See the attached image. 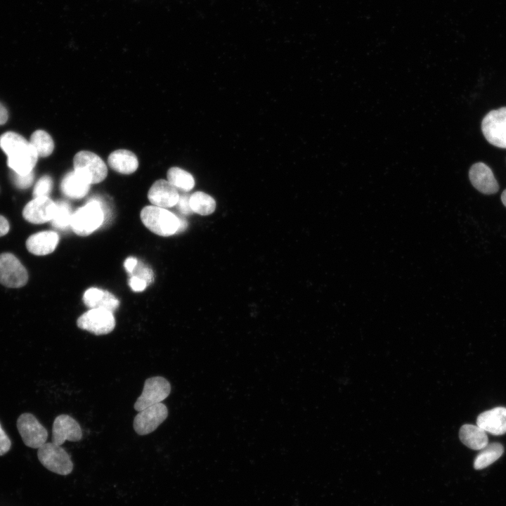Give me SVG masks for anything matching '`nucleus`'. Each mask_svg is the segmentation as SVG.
<instances>
[{
	"instance_id": "nucleus-13",
	"label": "nucleus",
	"mask_w": 506,
	"mask_h": 506,
	"mask_svg": "<svg viewBox=\"0 0 506 506\" xmlns=\"http://www.w3.org/2000/svg\"><path fill=\"white\" fill-rule=\"evenodd\" d=\"M56 207V202L48 196L34 197L25 206L22 216L30 223H44L52 220Z\"/></svg>"
},
{
	"instance_id": "nucleus-28",
	"label": "nucleus",
	"mask_w": 506,
	"mask_h": 506,
	"mask_svg": "<svg viewBox=\"0 0 506 506\" xmlns=\"http://www.w3.org/2000/svg\"><path fill=\"white\" fill-rule=\"evenodd\" d=\"M131 275L145 280L148 285H150L154 280L153 270L142 261H138Z\"/></svg>"
},
{
	"instance_id": "nucleus-32",
	"label": "nucleus",
	"mask_w": 506,
	"mask_h": 506,
	"mask_svg": "<svg viewBox=\"0 0 506 506\" xmlns=\"http://www.w3.org/2000/svg\"><path fill=\"white\" fill-rule=\"evenodd\" d=\"M180 211L185 214L192 212L190 206V197L187 195H181L176 204Z\"/></svg>"
},
{
	"instance_id": "nucleus-5",
	"label": "nucleus",
	"mask_w": 506,
	"mask_h": 506,
	"mask_svg": "<svg viewBox=\"0 0 506 506\" xmlns=\"http://www.w3.org/2000/svg\"><path fill=\"white\" fill-rule=\"evenodd\" d=\"M37 457L41 465L49 471L60 475H67L73 469L70 455L53 443H45L38 448Z\"/></svg>"
},
{
	"instance_id": "nucleus-3",
	"label": "nucleus",
	"mask_w": 506,
	"mask_h": 506,
	"mask_svg": "<svg viewBox=\"0 0 506 506\" xmlns=\"http://www.w3.org/2000/svg\"><path fill=\"white\" fill-rule=\"evenodd\" d=\"M104 220V212L100 201L93 199L74 212L71 228L81 236H87L100 226Z\"/></svg>"
},
{
	"instance_id": "nucleus-7",
	"label": "nucleus",
	"mask_w": 506,
	"mask_h": 506,
	"mask_svg": "<svg viewBox=\"0 0 506 506\" xmlns=\"http://www.w3.org/2000/svg\"><path fill=\"white\" fill-rule=\"evenodd\" d=\"M481 130L491 145L506 148V107L490 111L482 120Z\"/></svg>"
},
{
	"instance_id": "nucleus-17",
	"label": "nucleus",
	"mask_w": 506,
	"mask_h": 506,
	"mask_svg": "<svg viewBox=\"0 0 506 506\" xmlns=\"http://www.w3.org/2000/svg\"><path fill=\"white\" fill-rule=\"evenodd\" d=\"M58 240L59 237L56 232L41 231L30 235L26 241V247L33 254L46 255L55 250Z\"/></svg>"
},
{
	"instance_id": "nucleus-14",
	"label": "nucleus",
	"mask_w": 506,
	"mask_h": 506,
	"mask_svg": "<svg viewBox=\"0 0 506 506\" xmlns=\"http://www.w3.org/2000/svg\"><path fill=\"white\" fill-rule=\"evenodd\" d=\"M472 186L481 193L491 195L498 191L499 185L491 168L485 163L474 164L469 171Z\"/></svg>"
},
{
	"instance_id": "nucleus-25",
	"label": "nucleus",
	"mask_w": 506,
	"mask_h": 506,
	"mask_svg": "<svg viewBox=\"0 0 506 506\" xmlns=\"http://www.w3.org/2000/svg\"><path fill=\"white\" fill-rule=\"evenodd\" d=\"M190 206L193 212L205 216L214 212L216 202L210 195L197 191L190 197Z\"/></svg>"
},
{
	"instance_id": "nucleus-9",
	"label": "nucleus",
	"mask_w": 506,
	"mask_h": 506,
	"mask_svg": "<svg viewBox=\"0 0 506 506\" xmlns=\"http://www.w3.org/2000/svg\"><path fill=\"white\" fill-rule=\"evenodd\" d=\"M16 425L22 440L27 446L38 449L46 443L48 432L32 413L21 414L17 420Z\"/></svg>"
},
{
	"instance_id": "nucleus-23",
	"label": "nucleus",
	"mask_w": 506,
	"mask_h": 506,
	"mask_svg": "<svg viewBox=\"0 0 506 506\" xmlns=\"http://www.w3.org/2000/svg\"><path fill=\"white\" fill-rule=\"evenodd\" d=\"M167 176V181L177 190L188 192L194 187L195 181L193 176L179 167L170 168Z\"/></svg>"
},
{
	"instance_id": "nucleus-36",
	"label": "nucleus",
	"mask_w": 506,
	"mask_h": 506,
	"mask_svg": "<svg viewBox=\"0 0 506 506\" xmlns=\"http://www.w3.org/2000/svg\"><path fill=\"white\" fill-rule=\"evenodd\" d=\"M186 227H187V222L182 219H179V229H178L177 232L185 230L186 228Z\"/></svg>"
},
{
	"instance_id": "nucleus-29",
	"label": "nucleus",
	"mask_w": 506,
	"mask_h": 506,
	"mask_svg": "<svg viewBox=\"0 0 506 506\" xmlns=\"http://www.w3.org/2000/svg\"><path fill=\"white\" fill-rule=\"evenodd\" d=\"M11 174L13 184L20 189H26L30 187L34 181L33 171L27 174H19L12 171Z\"/></svg>"
},
{
	"instance_id": "nucleus-20",
	"label": "nucleus",
	"mask_w": 506,
	"mask_h": 506,
	"mask_svg": "<svg viewBox=\"0 0 506 506\" xmlns=\"http://www.w3.org/2000/svg\"><path fill=\"white\" fill-rule=\"evenodd\" d=\"M90 184L79 176L74 171L65 174L60 183V190L67 197L79 199L89 192Z\"/></svg>"
},
{
	"instance_id": "nucleus-16",
	"label": "nucleus",
	"mask_w": 506,
	"mask_h": 506,
	"mask_svg": "<svg viewBox=\"0 0 506 506\" xmlns=\"http://www.w3.org/2000/svg\"><path fill=\"white\" fill-rule=\"evenodd\" d=\"M476 424L486 432L498 436L506 433V408L496 407L481 413Z\"/></svg>"
},
{
	"instance_id": "nucleus-1",
	"label": "nucleus",
	"mask_w": 506,
	"mask_h": 506,
	"mask_svg": "<svg viewBox=\"0 0 506 506\" xmlns=\"http://www.w3.org/2000/svg\"><path fill=\"white\" fill-rule=\"evenodd\" d=\"M0 148L6 155L7 164L19 174L33 171L39 157L30 141L21 135L8 131L0 136Z\"/></svg>"
},
{
	"instance_id": "nucleus-8",
	"label": "nucleus",
	"mask_w": 506,
	"mask_h": 506,
	"mask_svg": "<svg viewBox=\"0 0 506 506\" xmlns=\"http://www.w3.org/2000/svg\"><path fill=\"white\" fill-rule=\"evenodd\" d=\"M171 392V384L163 377L156 376L148 378L144 383L141 394L137 398L134 408L137 411L150 406L161 403Z\"/></svg>"
},
{
	"instance_id": "nucleus-11",
	"label": "nucleus",
	"mask_w": 506,
	"mask_h": 506,
	"mask_svg": "<svg viewBox=\"0 0 506 506\" xmlns=\"http://www.w3.org/2000/svg\"><path fill=\"white\" fill-rule=\"evenodd\" d=\"M167 406L159 403L147 407L135 416L134 429L138 435H147L154 432L167 417Z\"/></svg>"
},
{
	"instance_id": "nucleus-26",
	"label": "nucleus",
	"mask_w": 506,
	"mask_h": 506,
	"mask_svg": "<svg viewBox=\"0 0 506 506\" xmlns=\"http://www.w3.org/2000/svg\"><path fill=\"white\" fill-rule=\"evenodd\" d=\"M56 211L52 219V226L58 230L65 231L71 228L72 212L71 207L65 201L58 200L56 202Z\"/></svg>"
},
{
	"instance_id": "nucleus-18",
	"label": "nucleus",
	"mask_w": 506,
	"mask_h": 506,
	"mask_svg": "<svg viewBox=\"0 0 506 506\" xmlns=\"http://www.w3.org/2000/svg\"><path fill=\"white\" fill-rule=\"evenodd\" d=\"M84 304L91 309H101L114 312L119 305V300L110 292L98 288H89L83 296Z\"/></svg>"
},
{
	"instance_id": "nucleus-10",
	"label": "nucleus",
	"mask_w": 506,
	"mask_h": 506,
	"mask_svg": "<svg viewBox=\"0 0 506 506\" xmlns=\"http://www.w3.org/2000/svg\"><path fill=\"white\" fill-rule=\"evenodd\" d=\"M27 280V270L17 257L11 253L0 254V283L18 288L24 286Z\"/></svg>"
},
{
	"instance_id": "nucleus-27",
	"label": "nucleus",
	"mask_w": 506,
	"mask_h": 506,
	"mask_svg": "<svg viewBox=\"0 0 506 506\" xmlns=\"http://www.w3.org/2000/svg\"><path fill=\"white\" fill-rule=\"evenodd\" d=\"M53 187V181L49 176L41 177L34 186L33 196L34 197H46L51 193Z\"/></svg>"
},
{
	"instance_id": "nucleus-19",
	"label": "nucleus",
	"mask_w": 506,
	"mask_h": 506,
	"mask_svg": "<svg viewBox=\"0 0 506 506\" xmlns=\"http://www.w3.org/2000/svg\"><path fill=\"white\" fill-rule=\"evenodd\" d=\"M108 162L113 170L123 174H132L138 167V161L135 154L124 149L117 150L110 153Z\"/></svg>"
},
{
	"instance_id": "nucleus-24",
	"label": "nucleus",
	"mask_w": 506,
	"mask_h": 506,
	"mask_svg": "<svg viewBox=\"0 0 506 506\" xmlns=\"http://www.w3.org/2000/svg\"><path fill=\"white\" fill-rule=\"evenodd\" d=\"M30 143L39 157L49 156L54 148V143L51 136L43 130L35 131L30 137Z\"/></svg>"
},
{
	"instance_id": "nucleus-15",
	"label": "nucleus",
	"mask_w": 506,
	"mask_h": 506,
	"mask_svg": "<svg viewBox=\"0 0 506 506\" xmlns=\"http://www.w3.org/2000/svg\"><path fill=\"white\" fill-rule=\"evenodd\" d=\"M149 201L155 206L168 208L176 205L179 198L178 190L168 181H156L149 189Z\"/></svg>"
},
{
	"instance_id": "nucleus-31",
	"label": "nucleus",
	"mask_w": 506,
	"mask_h": 506,
	"mask_svg": "<svg viewBox=\"0 0 506 506\" xmlns=\"http://www.w3.org/2000/svg\"><path fill=\"white\" fill-rule=\"evenodd\" d=\"M129 284L131 290L135 292H141L144 290L148 285L145 280L134 275L130 277Z\"/></svg>"
},
{
	"instance_id": "nucleus-22",
	"label": "nucleus",
	"mask_w": 506,
	"mask_h": 506,
	"mask_svg": "<svg viewBox=\"0 0 506 506\" xmlns=\"http://www.w3.org/2000/svg\"><path fill=\"white\" fill-rule=\"evenodd\" d=\"M504 453V447L499 443H488L480 450L474 461L475 469H482L499 459Z\"/></svg>"
},
{
	"instance_id": "nucleus-37",
	"label": "nucleus",
	"mask_w": 506,
	"mask_h": 506,
	"mask_svg": "<svg viewBox=\"0 0 506 506\" xmlns=\"http://www.w3.org/2000/svg\"><path fill=\"white\" fill-rule=\"evenodd\" d=\"M501 200L503 205L506 207V189L502 192L501 195Z\"/></svg>"
},
{
	"instance_id": "nucleus-21",
	"label": "nucleus",
	"mask_w": 506,
	"mask_h": 506,
	"mask_svg": "<svg viewBox=\"0 0 506 506\" xmlns=\"http://www.w3.org/2000/svg\"><path fill=\"white\" fill-rule=\"evenodd\" d=\"M460 441L468 448L480 450L488 443L486 432L478 425L464 424L459 432Z\"/></svg>"
},
{
	"instance_id": "nucleus-33",
	"label": "nucleus",
	"mask_w": 506,
	"mask_h": 506,
	"mask_svg": "<svg viewBox=\"0 0 506 506\" xmlns=\"http://www.w3.org/2000/svg\"><path fill=\"white\" fill-rule=\"evenodd\" d=\"M138 261L134 257L127 258L124 264V268L129 273H131L135 266H136Z\"/></svg>"
},
{
	"instance_id": "nucleus-12",
	"label": "nucleus",
	"mask_w": 506,
	"mask_h": 506,
	"mask_svg": "<svg viewBox=\"0 0 506 506\" xmlns=\"http://www.w3.org/2000/svg\"><path fill=\"white\" fill-rule=\"evenodd\" d=\"M82 438L81 427L73 417L62 414L55 418L52 427V443L61 446L65 441L75 442Z\"/></svg>"
},
{
	"instance_id": "nucleus-34",
	"label": "nucleus",
	"mask_w": 506,
	"mask_h": 506,
	"mask_svg": "<svg viewBox=\"0 0 506 506\" xmlns=\"http://www.w3.org/2000/svg\"><path fill=\"white\" fill-rule=\"evenodd\" d=\"M9 223L7 219L0 215V237L6 235L9 231Z\"/></svg>"
},
{
	"instance_id": "nucleus-2",
	"label": "nucleus",
	"mask_w": 506,
	"mask_h": 506,
	"mask_svg": "<svg viewBox=\"0 0 506 506\" xmlns=\"http://www.w3.org/2000/svg\"><path fill=\"white\" fill-rule=\"evenodd\" d=\"M141 219L148 229L160 236L176 233L179 226L178 217L164 208L155 205L143 208Z\"/></svg>"
},
{
	"instance_id": "nucleus-30",
	"label": "nucleus",
	"mask_w": 506,
	"mask_h": 506,
	"mask_svg": "<svg viewBox=\"0 0 506 506\" xmlns=\"http://www.w3.org/2000/svg\"><path fill=\"white\" fill-rule=\"evenodd\" d=\"M11 447V441L0 424V456L8 452Z\"/></svg>"
},
{
	"instance_id": "nucleus-4",
	"label": "nucleus",
	"mask_w": 506,
	"mask_h": 506,
	"mask_svg": "<svg viewBox=\"0 0 506 506\" xmlns=\"http://www.w3.org/2000/svg\"><path fill=\"white\" fill-rule=\"evenodd\" d=\"M73 165L74 171L90 185L98 183L107 176L105 163L92 152H78L74 157Z\"/></svg>"
},
{
	"instance_id": "nucleus-6",
	"label": "nucleus",
	"mask_w": 506,
	"mask_h": 506,
	"mask_svg": "<svg viewBox=\"0 0 506 506\" xmlns=\"http://www.w3.org/2000/svg\"><path fill=\"white\" fill-rule=\"evenodd\" d=\"M113 313L101 309H91L77 320L79 328L95 335H103L111 332L115 327Z\"/></svg>"
},
{
	"instance_id": "nucleus-35",
	"label": "nucleus",
	"mask_w": 506,
	"mask_h": 506,
	"mask_svg": "<svg viewBox=\"0 0 506 506\" xmlns=\"http://www.w3.org/2000/svg\"><path fill=\"white\" fill-rule=\"evenodd\" d=\"M8 117V112L6 108L0 103V125L7 122Z\"/></svg>"
}]
</instances>
